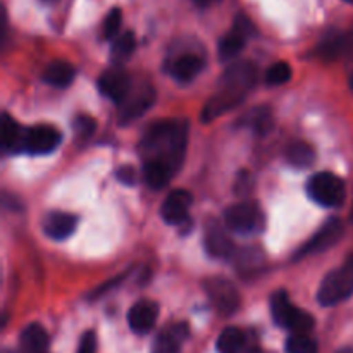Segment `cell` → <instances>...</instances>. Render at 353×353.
<instances>
[{"label":"cell","mask_w":353,"mask_h":353,"mask_svg":"<svg viewBox=\"0 0 353 353\" xmlns=\"http://www.w3.org/2000/svg\"><path fill=\"white\" fill-rule=\"evenodd\" d=\"M186 143H188V123L186 121H157L145 131L140 141V154L143 164L155 162L176 174L185 159Z\"/></svg>","instance_id":"obj_1"},{"label":"cell","mask_w":353,"mask_h":353,"mask_svg":"<svg viewBox=\"0 0 353 353\" xmlns=\"http://www.w3.org/2000/svg\"><path fill=\"white\" fill-rule=\"evenodd\" d=\"M271 314L278 326L292 330L293 333L309 334L314 327V319L309 312L296 309L290 302L286 292H276L271 296Z\"/></svg>","instance_id":"obj_2"},{"label":"cell","mask_w":353,"mask_h":353,"mask_svg":"<svg viewBox=\"0 0 353 353\" xmlns=\"http://www.w3.org/2000/svg\"><path fill=\"white\" fill-rule=\"evenodd\" d=\"M307 193L323 207H340L347 199V188L341 178L333 172H317L307 183Z\"/></svg>","instance_id":"obj_3"},{"label":"cell","mask_w":353,"mask_h":353,"mask_svg":"<svg viewBox=\"0 0 353 353\" xmlns=\"http://www.w3.org/2000/svg\"><path fill=\"white\" fill-rule=\"evenodd\" d=\"M353 293V265L350 262L331 271L321 283L317 300L323 307H333L345 302Z\"/></svg>","instance_id":"obj_4"},{"label":"cell","mask_w":353,"mask_h":353,"mask_svg":"<svg viewBox=\"0 0 353 353\" xmlns=\"http://www.w3.org/2000/svg\"><path fill=\"white\" fill-rule=\"evenodd\" d=\"M224 223L234 233L257 234L264 230V212L255 202H241L226 210Z\"/></svg>","instance_id":"obj_5"},{"label":"cell","mask_w":353,"mask_h":353,"mask_svg":"<svg viewBox=\"0 0 353 353\" xmlns=\"http://www.w3.org/2000/svg\"><path fill=\"white\" fill-rule=\"evenodd\" d=\"M203 286H205V293L209 295L210 303L221 316H233L240 309V293L231 281L223 278H210Z\"/></svg>","instance_id":"obj_6"},{"label":"cell","mask_w":353,"mask_h":353,"mask_svg":"<svg viewBox=\"0 0 353 353\" xmlns=\"http://www.w3.org/2000/svg\"><path fill=\"white\" fill-rule=\"evenodd\" d=\"M257 83V68L248 61H240L231 64L224 71L221 78V90L238 93V95H247Z\"/></svg>","instance_id":"obj_7"},{"label":"cell","mask_w":353,"mask_h":353,"mask_svg":"<svg viewBox=\"0 0 353 353\" xmlns=\"http://www.w3.org/2000/svg\"><path fill=\"white\" fill-rule=\"evenodd\" d=\"M343 236V224H341L340 219L333 217L327 223H324L321 226V230L307 241L305 245L300 247V250L295 254V261H300V259L307 257V255H314V254H321V252L327 250L333 245H336L338 241L341 240Z\"/></svg>","instance_id":"obj_8"},{"label":"cell","mask_w":353,"mask_h":353,"mask_svg":"<svg viewBox=\"0 0 353 353\" xmlns=\"http://www.w3.org/2000/svg\"><path fill=\"white\" fill-rule=\"evenodd\" d=\"M155 102V90L150 85H141L138 88L131 90L128 99L119 105L117 119L121 124H128L131 121L143 116Z\"/></svg>","instance_id":"obj_9"},{"label":"cell","mask_w":353,"mask_h":353,"mask_svg":"<svg viewBox=\"0 0 353 353\" xmlns=\"http://www.w3.org/2000/svg\"><path fill=\"white\" fill-rule=\"evenodd\" d=\"M99 90L103 97L121 105L131 93L133 85L130 74L124 69L112 68L99 78Z\"/></svg>","instance_id":"obj_10"},{"label":"cell","mask_w":353,"mask_h":353,"mask_svg":"<svg viewBox=\"0 0 353 353\" xmlns=\"http://www.w3.org/2000/svg\"><path fill=\"white\" fill-rule=\"evenodd\" d=\"M61 143V131L50 124H38L26 131L24 150L33 155H45L54 152Z\"/></svg>","instance_id":"obj_11"},{"label":"cell","mask_w":353,"mask_h":353,"mask_svg":"<svg viewBox=\"0 0 353 353\" xmlns=\"http://www.w3.org/2000/svg\"><path fill=\"white\" fill-rule=\"evenodd\" d=\"M192 200V195L186 190H174V192L169 193L161 209L164 223L171 224V226H181L183 223H186Z\"/></svg>","instance_id":"obj_12"},{"label":"cell","mask_w":353,"mask_h":353,"mask_svg":"<svg viewBox=\"0 0 353 353\" xmlns=\"http://www.w3.org/2000/svg\"><path fill=\"white\" fill-rule=\"evenodd\" d=\"M76 226H78V217L69 212H61V210L48 212L41 219V230H43V233L48 238L57 241L71 236L74 233Z\"/></svg>","instance_id":"obj_13"},{"label":"cell","mask_w":353,"mask_h":353,"mask_svg":"<svg viewBox=\"0 0 353 353\" xmlns=\"http://www.w3.org/2000/svg\"><path fill=\"white\" fill-rule=\"evenodd\" d=\"M159 319V305L150 300L134 303L128 312V323L137 334H147L154 330Z\"/></svg>","instance_id":"obj_14"},{"label":"cell","mask_w":353,"mask_h":353,"mask_svg":"<svg viewBox=\"0 0 353 353\" xmlns=\"http://www.w3.org/2000/svg\"><path fill=\"white\" fill-rule=\"evenodd\" d=\"M205 250L214 259H228L234 255V245L226 230L219 223H210L205 230Z\"/></svg>","instance_id":"obj_15"},{"label":"cell","mask_w":353,"mask_h":353,"mask_svg":"<svg viewBox=\"0 0 353 353\" xmlns=\"http://www.w3.org/2000/svg\"><path fill=\"white\" fill-rule=\"evenodd\" d=\"M245 100L243 95H238V93L228 92V90H221L219 93L212 97L209 102L205 103L202 112V121L203 123H209V121L216 119L221 114L228 112V110L234 109L236 105H240Z\"/></svg>","instance_id":"obj_16"},{"label":"cell","mask_w":353,"mask_h":353,"mask_svg":"<svg viewBox=\"0 0 353 353\" xmlns=\"http://www.w3.org/2000/svg\"><path fill=\"white\" fill-rule=\"evenodd\" d=\"M190 336L188 324L181 323L169 327L155 338L152 353H181V343Z\"/></svg>","instance_id":"obj_17"},{"label":"cell","mask_w":353,"mask_h":353,"mask_svg":"<svg viewBox=\"0 0 353 353\" xmlns=\"http://www.w3.org/2000/svg\"><path fill=\"white\" fill-rule=\"evenodd\" d=\"M203 65H205V61H203L200 55L183 54V55H179L178 59H174V61H172L169 71H171L172 78H174L176 81L186 83V81H192V79H195L196 76L202 72Z\"/></svg>","instance_id":"obj_18"},{"label":"cell","mask_w":353,"mask_h":353,"mask_svg":"<svg viewBox=\"0 0 353 353\" xmlns=\"http://www.w3.org/2000/svg\"><path fill=\"white\" fill-rule=\"evenodd\" d=\"M48 334L41 324H28L23 330L19 338L21 353H47L48 350Z\"/></svg>","instance_id":"obj_19"},{"label":"cell","mask_w":353,"mask_h":353,"mask_svg":"<svg viewBox=\"0 0 353 353\" xmlns=\"http://www.w3.org/2000/svg\"><path fill=\"white\" fill-rule=\"evenodd\" d=\"M26 131L9 116L3 114L2 116V147L9 152H19L24 150V141H26Z\"/></svg>","instance_id":"obj_20"},{"label":"cell","mask_w":353,"mask_h":353,"mask_svg":"<svg viewBox=\"0 0 353 353\" xmlns=\"http://www.w3.org/2000/svg\"><path fill=\"white\" fill-rule=\"evenodd\" d=\"M76 76L74 65L65 61H54L45 68L43 81L55 88H65L72 83Z\"/></svg>","instance_id":"obj_21"},{"label":"cell","mask_w":353,"mask_h":353,"mask_svg":"<svg viewBox=\"0 0 353 353\" xmlns=\"http://www.w3.org/2000/svg\"><path fill=\"white\" fill-rule=\"evenodd\" d=\"M247 34L243 31H240L238 28H233L231 31H228L219 41V59L221 61L228 62L233 61L238 54L245 48L247 43Z\"/></svg>","instance_id":"obj_22"},{"label":"cell","mask_w":353,"mask_h":353,"mask_svg":"<svg viewBox=\"0 0 353 353\" xmlns=\"http://www.w3.org/2000/svg\"><path fill=\"white\" fill-rule=\"evenodd\" d=\"M286 159L296 169H305L316 162V152L305 141H293L286 148Z\"/></svg>","instance_id":"obj_23"},{"label":"cell","mask_w":353,"mask_h":353,"mask_svg":"<svg viewBox=\"0 0 353 353\" xmlns=\"http://www.w3.org/2000/svg\"><path fill=\"white\" fill-rule=\"evenodd\" d=\"M348 47H350V38L347 34L333 31L321 41L319 55L324 59H338L348 50Z\"/></svg>","instance_id":"obj_24"},{"label":"cell","mask_w":353,"mask_h":353,"mask_svg":"<svg viewBox=\"0 0 353 353\" xmlns=\"http://www.w3.org/2000/svg\"><path fill=\"white\" fill-rule=\"evenodd\" d=\"M245 126H250L257 134H268L274 126L272 114L268 107H255L248 114H245L243 119L240 121Z\"/></svg>","instance_id":"obj_25"},{"label":"cell","mask_w":353,"mask_h":353,"mask_svg":"<svg viewBox=\"0 0 353 353\" xmlns=\"http://www.w3.org/2000/svg\"><path fill=\"white\" fill-rule=\"evenodd\" d=\"M247 343V336L240 327H226L217 338V352L219 353H241Z\"/></svg>","instance_id":"obj_26"},{"label":"cell","mask_w":353,"mask_h":353,"mask_svg":"<svg viewBox=\"0 0 353 353\" xmlns=\"http://www.w3.org/2000/svg\"><path fill=\"white\" fill-rule=\"evenodd\" d=\"M143 176L147 185L152 190H162L174 174L169 171L168 168L161 164H155V162H145L143 164Z\"/></svg>","instance_id":"obj_27"},{"label":"cell","mask_w":353,"mask_h":353,"mask_svg":"<svg viewBox=\"0 0 353 353\" xmlns=\"http://www.w3.org/2000/svg\"><path fill=\"white\" fill-rule=\"evenodd\" d=\"M134 47H137V40H134V34L131 33V31L119 34V37L114 40L112 50H110L112 61L117 62V64L128 61V59L131 57V54L134 52Z\"/></svg>","instance_id":"obj_28"},{"label":"cell","mask_w":353,"mask_h":353,"mask_svg":"<svg viewBox=\"0 0 353 353\" xmlns=\"http://www.w3.org/2000/svg\"><path fill=\"white\" fill-rule=\"evenodd\" d=\"M319 345L309 334L293 333L286 340V353H317Z\"/></svg>","instance_id":"obj_29"},{"label":"cell","mask_w":353,"mask_h":353,"mask_svg":"<svg viewBox=\"0 0 353 353\" xmlns=\"http://www.w3.org/2000/svg\"><path fill=\"white\" fill-rule=\"evenodd\" d=\"M290 78H292V65L285 61L274 62L265 72V83L271 86L285 85L286 81H290Z\"/></svg>","instance_id":"obj_30"},{"label":"cell","mask_w":353,"mask_h":353,"mask_svg":"<svg viewBox=\"0 0 353 353\" xmlns=\"http://www.w3.org/2000/svg\"><path fill=\"white\" fill-rule=\"evenodd\" d=\"M262 262H264V255L257 248H247L236 255V265L243 272L255 271L257 268H261Z\"/></svg>","instance_id":"obj_31"},{"label":"cell","mask_w":353,"mask_h":353,"mask_svg":"<svg viewBox=\"0 0 353 353\" xmlns=\"http://www.w3.org/2000/svg\"><path fill=\"white\" fill-rule=\"evenodd\" d=\"M121 19H123V14H121L119 7L109 10L102 24V37L105 40H116V34L121 28Z\"/></svg>","instance_id":"obj_32"},{"label":"cell","mask_w":353,"mask_h":353,"mask_svg":"<svg viewBox=\"0 0 353 353\" xmlns=\"http://www.w3.org/2000/svg\"><path fill=\"white\" fill-rule=\"evenodd\" d=\"M72 128H74L76 138H79V140H88L95 133L97 121L93 117L86 116V114H79L72 121Z\"/></svg>","instance_id":"obj_33"},{"label":"cell","mask_w":353,"mask_h":353,"mask_svg":"<svg viewBox=\"0 0 353 353\" xmlns=\"http://www.w3.org/2000/svg\"><path fill=\"white\" fill-rule=\"evenodd\" d=\"M252 188H254V178H252L250 172L241 171L240 174L236 176V183H234V192L240 196L250 195Z\"/></svg>","instance_id":"obj_34"},{"label":"cell","mask_w":353,"mask_h":353,"mask_svg":"<svg viewBox=\"0 0 353 353\" xmlns=\"http://www.w3.org/2000/svg\"><path fill=\"white\" fill-rule=\"evenodd\" d=\"M97 350V338L93 331H88L81 336V341H79L78 353H95Z\"/></svg>","instance_id":"obj_35"},{"label":"cell","mask_w":353,"mask_h":353,"mask_svg":"<svg viewBox=\"0 0 353 353\" xmlns=\"http://www.w3.org/2000/svg\"><path fill=\"white\" fill-rule=\"evenodd\" d=\"M117 179H119L121 183H124V185L133 186L134 183H137V171H134V168H131V165H124V168H121L119 171H117Z\"/></svg>","instance_id":"obj_36"},{"label":"cell","mask_w":353,"mask_h":353,"mask_svg":"<svg viewBox=\"0 0 353 353\" xmlns=\"http://www.w3.org/2000/svg\"><path fill=\"white\" fill-rule=\"evenodd\" d=\"M126 278V272H124V274H121V276H117L116 279H110L109 283H105V285H102V286H99V288L95 290V292L92 293V295H90V299H97V296H100V295H103V293L107 292V290H110V286H114V285H117V283L119 281H123V279Z\"/></svg>","instance_id":"obj_37"},{"label":"cell","mask_w":353,"mask_h":353,"mask_svg":"<svg viewBox=\"0 0 353 353\" xmlns=\"http://www.w3.org/2000/svg\"><path fill=\"white\" fill-rule=\"evenodd\" d=\"M336 353H353V348H341V350Z\"/></svg>","instance_id":"obj_38"},{"label":"cell","mask_w":353,"mask_h":353,"mask_svg":"<svg viewBox=\"0 0 353 353\" xmlns=\"http://www.w3.org/2000/svg\"><path fill=\"white\" fill-rule=\"evenodd\" d=\"M212 2H216V0H202V2H200V6H209V3H212Z\"/></svg>","instance_id":"obj_39"},{"label":"cell","mask_w":353,"mask_h":353,"mask_svg":"<svg viewBox=\"0 0 353 353\" xmlns=\"http://www.w3.org/2000/svg\"><path fill=\"white\" fill-rule=\"evenodd\" d=\"M247 353H262V352L259 350V348H252V350H248Z\"/></svg>","instance_id":"obj_40"},{"label":"cell","mask_w":353,"mask_h":353,"mask_svg":"<svg viewBox=\"0 0 353 353\" xmlns=\"http://www.w3.org/2000/svg\"><path fill=\"white\" fill-rule=\"evenodd\" d=\"M41 2H43V3H55L57 0H41Z\"/></svg>","instance_id":"obj_41"},{"label":"cell","mask_w":353,"mask_h":353,"mask_svg":"<svg viewBox=\"0 0 353 353\" xmlns=\"http://www.w3.org/2000/svg\"><path fill=\"white\" fill-rule=\"evenodd\" d=\"M350 88H352V92H353V72H352V76H350Z\"/></svg>","instance_id":"obj_42"},{"label":"cell","mask_w":353,"mask_h":353,"mask_svg":"<svg viewBox=\"0 0 353 353\" xmlns=\"http://www.w3.org/2000/svg\"><path fill=\"white\" fill-rule=\"evenodd\" d=\"M348 262H350V264L353 265V255H352V257H350V261H348Z\"/></svg>","instance_id":"obj_43"},{"label":"cell","mask_w":353,"mask_h":353,"mask_svg":"<svg viewBox=\"0 0 353 353\" xmlns=\"http://www.w3.org/2000/svg\"><path fill=\"white\" fill-rule=\"evenodd\" d=\"M345 2H348V3H353V0H345Z\"/></svg>","instance_id":"obj_44"},{"label":"cell","mask_w":353,"mask_h":353,"mask_svg":"<svg viewBox=\"0 0 353 353\" xmlns=\"http://www.w3.org/2000/svg\"><path fill=\"white\" fill-rule=\"evenodd\" d=\"M352 219H353V209H352Z\"/></svg>","instance_id":"obj_45"}]
</instances>
